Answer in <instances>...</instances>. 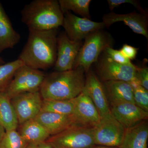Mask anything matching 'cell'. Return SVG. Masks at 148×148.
Wrapping results in <instances>:
<instances>
[{"label":"cell","mask_w":148,"mask_h":148,"mask_svg":"<svg viewBox=\"0 0 148 148\" xmlns=\"http://www.w3.org/2000/svg\"><path fill=\"white\" fill-rule=\"evenodd\" d=\"M10 101L19 125L34 119L41 112L43 99L39 91L18 94Z\"/></svg>","instance_id":"9c48e42d"},{"label":"cell","mask_w":148,"mask_h":148,"mask_svg":"<svg viewBox=\"0 0 148 148\" xmlns=\"http://www.w3.org/2000/svg\"><path fill=\"white\" fill-rule=\"evenodd\" d=\"M18 126V132L28 144L37 145L50 137L47 130L34 119L28 121Z\"/></svg>","instance_id":"ffe728a7"},{"label":"cell","mask_w":148,"mask_h":148,"mask_svg":"<svg viewBox=\"0 0 148 148\" xmlns=\"http://www.w3.org/2000/svg\"><path fill=\"white\" fill-rule=\"evenodd\" d=\"M129 83L133 89L135 105L148 112V90L140 85L135 79Z\"/></svg>","instance_id":"484cf974"},{"label":"cell","mask_w":148,"mask_h":148,"mask_svg":"<svg viewBox=\"0 0 148 148\" xmlns=\"http://www.w3.org/2000/svg\"><path fill=\"white\" fill-rule=\"evenodd\" d=\"M74 99L73 115L77 124L86 127H95L100 121L101 117L90 98L82 91Z\"/></svg>","instance_id":"9a60e30c"},{"label":"cell","mask_w":148,"mask_h":148,"mask_svg":"<svg viewBox=\"0 0 148 148\" xmlns=\"http://www.w3.org/2000/svg\"><path fill=\"white\" fill-rule=\"evenodd\" d=\"M45 76L39 70L23 65L17 69L4 92L11 99L24 92L39 91Z\"/></svg>","instance_id":"8992f818"},{"label":"cell","mask_w":148,"mask_h":148,"mask_svg":"<svg viewBox=\"0 0 148 148\" xmlns=\"http://www.w3.org/2000/svg\"><path fill=\"white\" fill-rule=\"evenodd\" d=\"M103 22L106 27L109 28L114 23L123 22L132 32L144 36L148 39L147 14L133 12L125 14H118L113 12L104 14Z\"/></svg>","instance_id":"5bb4252c"},{"label":"cell","mask_w":148,"mask_h":148,"mask_svg":"<svg viewBox=\"0 0 148 148\" xmlns=\"http://www.w3.org/2000/svg\"><path fill=\"white\" fill-rule=\"evenodd\" d=\"M46 142L53 148H89L95 145L93 127L74 124Z\"/></svg>","instance_id":"5b68a950"},{"label":"cell","mask_w":148,"mask_h":148,"mask_svg":"<svg viewBox=\"0 0 148 148\" xmlns=\"http://www.w3.org/2000/svg\"><path fill=\"white\" fill-rule=\"evenodd\" d=\"M36 148H53L51 145L47 142H43L36 145Z\"/></svg>","instance_id":"4dcf8cb0"},{"label":"cell","mask_w":148,"mask_h":148,"mask_svg":"<svg viewBox=\"0 0 148 148\" xmlns=\"http://www.w3.org/2000/svg\"><path fill=\"white\" fill-rule=\"evenodd\" d=\"M139 49L132 46L124 44L119 51L125 57L131 60L136 58Z\"/></svg>","instance_id":"f546056e"},{"label":"cell","mask_w":148,"mask_h":148,"mask_svg":"<svg viewBox=\"0 0 148 148\" xmlns=\"http://www.w3.org/2000/svg\"><path fill=\"white\" fill-rule=\"evenodd\" d=\"M0 123L5 131L17 130L18 123L10 99L5 92H0Z\"/></svg>","instance_id":"44dd1931"},{"label":"cell","mask_w":148,"mask_h":148,"mask_svg":"<svg viewBox=\"0 0 148 148\" xmlns=\"http://www.w3.org/2000/svg\"><path fill=\"white\" fill-rule=\"evenodd\" d=\"M109 8L110 10L112 11L115 8L122 5L124 3L132 4L139 11V12L143 14H147L146 12L142 8L140 3L135 0H108Z\"/></svg>","instance_id":"83f0119b"},{"label":"cell","mask_w":148,"mask_h":148,"mask_svg":"<svg viewBox=\"0 0 148 148\" xmlns=\"http://www.w3.org/2000/svg\"><path fill=\"white\" fill-rule=\"evenodd\" d=\"M28 145L17 130H12L5 131L0 148H26Z\"/></svg>","instance_id":"d4e9b609"},{"label":"cell","mask_w":148,"mask_h":148,"mask_svg":"<svg viewBox=\"0 0 148 148\" xmlns=\"http://www.w3.org/2000/svg\"><path fill=\"white\" fill-rule=\"evenodd\" d=\"M125 129L110 113L101 117L93 127L95 145L119 147L123 140Z\"/></svg>","instance_id":"52a82bcc"},{"label":"cell","mask_w":148,"mask_h":148,"mask_svg":"<svg viewBox=\"0 0 148 148\" xmlns=\"http://www.w3.org/2000/svg\"><path fill=\"white\" fill-rule=\"evenodd\" d=\"M89 148H119L116 147H108V146H102V145H95L92 146L91 147Z\"/></svg>","instance_id":"d6a6232c"},{"label":"cell","mask_w":148,"mask_h":148,"mask_svg":"<svg viewBox=\"0 0 148 148\" xmlns=\"http://www.w3.org/2000/svg\"><path fill=\"white\" fill-rule=\"evenodd\" d=\"M86 77L83 92L89 97L96 107L101 117L110 113V105L103 82L90 70Z\"/></svg>","instance_id":"4fadbf2b"},{"label":"cell","mask_w":148,"mask_h":148,"mask_svg":"<svg viewBox=\"0 0 148 148\" xmlns=\"http://www.w3.org/2000/svg\"><path fill=\"white\" fill-rule=\"evenodd\" d=\"M109 105L121 103L135 104L133 89L129 82L122 81L103 82Z\"/></svg>","instance_id":"e0dca14e"},{"label":"cell","mask_w":148,"mask_h":148,"mask_svg":"<svg viewBox=\"0 0 148 148\" xmlns=\"http://www.w3.org/2000/svg\"><path fill=\"white\" fill-rule=\"evenodd\" d=\"M79 67L64 72L46 75L39 92L43 100H66L75 98L83 90L86 76Z\"/></svg>","instance_id":"7a4b0ae2"},{"label":"cell","mask_w":148,"mask_h":148,"mask_svg":"<svg viewBox=\"0 0 148 148\" xmlns=\"http://www.w3.org/2000/svg\"><path fill=\"white\" fill-rule=\"evenodd\" d=\"M75 99L66 100H43L41 112L61 114L73 115Z\"/></svg>","instance_id":"7402d4cb"},{"label":"cell","mask_w":148,"mask_h":148,"mask_svg":"<svg viewBox=\"0 0 148 148\" xmlns=\"http://www.w3.org/2000/svg\"><path fill=\"white\" fill-rule=\"evenodd\" d=\"M110 114L125 129L147 120L148 112L134 103H121L110 105Z\"/></svg>","instance_id":"7c38bea8"},{"label":"cell","mask_w":148,"mask_h":148,"mask_svg":"<svg viewBox=\"0 0 148 148\" xmlns=\"http://www.w3.org/2000/svg\"><path fill=\"white\" fill-rule=\"evenodd\" d=\"M26 148H36V145L33 144H29Z\"/></svg>","instance_id":"836d02e7"},{"label":"cell","mask_w":148,"mask_h":148,"mask_svg":"<svg viewBox=\"0 0 148 148\" xmlns=\"http://www.w3.org/2000/svg\"><path fill=\"white\" fill-rule=\"evenodd\" d=\"M5 64V62L3 60L1 57H0V65H3Z\"/></svg>","instance_id":"e575fe53"},{"label":"cell","mask_w":148,"mask_h":148,"mask_svg":"<svg viewBox=\"0 0 148 148\" xmlns=\"http://www.w3.org/2000/svg\"><path fill=\"white\" fill-rule=\"evenodd\" d=\"M148 123L144 121L125 129L124 137L119 148H147Z\"/></svg>","instance_id":"ac0fdd59"},{"label":"cell","mask_w":148,"mask_h":148,"mask_svg":"<svg viewBox=\"0 0 148 148\" xmlns=\"http://www.w3.org/2000/svg\"><path fill=\"white\" fill-rule=\"evenodd\" d=\"M105 54L98 61L96 70L99 79L102 82L122 81L130 82L135 79L136 66L132 63L119 64Z\"/></svg>","instance_id":"ba28073f"},{"label":"cell","mask_w":148,"mask_h":148,"mask_svg":"<svg viewBox=\"0 0 148 148\" xmlns=\"http://www.w3.org/2000/svg\"><path fill=\"white\" fill-rule=\"evenodd\" d=\"M82 44V41L70 40L65 33L57 37V56L54 66L55 71H66L73 69Z\"/></svg>","instance_id":"8fae6325"},{"label":"cell","mask_w":148,"mask_h":148,"mask_svg":"<svg viewBox=\"0 0 148 148\" xmlns=\"http://www.w3.org/2000/svg\"><path fill=\"white\" fill-rule=\"evenodd\" d=\"M90 0H59V5L63 13L65 14L70 11L83 17L89 19Z\"/></svg>","instance_id":"603a6c76"},{"label":"cell","mask_w":148,"mask_h":148,"mask_svg":"<svg viewBox=\"0 0 148 148\" xmlns=\"http://www.w3.org/2000/svg\"><path fill=\"white\" fill-rule=\"evenodd\" d=\"M34 119L47 130L50 136L77 124L74 115H66L49 112H40Z\"/></svg>","instance_id":"2e32d148"},{"label":"cell","mask_w":148,"mask_h":148,"mask_svg":"<svg viewBox=\"0 0 148 148\" xmlns=\"http://www.w3.org/2000/svg\"><path fill=\"white\" fill-rule=\"evenodd\" d=\"M20 39V35L14 29L0 1V53L6 49L13 48Z\"/></svg>","instance_id":"d6986e66"},{"label":"cell","mask_w":148,"mask_h":148,"mask_svg":"<svg viewBox=\"0 0 148 148\" xmlns=\"http://www.w3.org/2000/svg\"><path fill=\"white\" fill-rule=\"evenodd\" d=\"M24 65L22 61L18 59L0 65V92H4L5 90L17 69Z\"/></svg>","instance_id":"cb8c5ba5"},{"label":"cell","mask_w":148,"mask_h":148,"mask_svg":"<svg viewBox=\"0 0 148 148\" xmlns=\"http://www.w3.org/2000/svg\"><path fill=\"white\" fill-rule=\"evenodd\" d=\"M84 44L77 56L73 69L81 67L87 73L93 63L97 62L99 56L107 47H112L113 39L103 29L92 32L84 39Z\"/></svg>","instance_id":"277c9868"},{"label":"cell","mask_w":148,"mask_h":148,"mask_svg":"<svg viewBox=\"0 0 148 148\" xmlns=\"http://www.w3.org/2000/svg\"><path fill=\"white\" fill-rule=\"evenodd\" d=\"M62 26L68 38L76 41H82L91 33L106 27L103 22H96L79 17L70 12L64 14Z\"/></svg>","instance_id":"30bf717a"},{"label":"cell","mask_w":148,"mask_h":148,"mask_svg":"<svg viewBox=\"0 0 148 148\" xmlns=\"http://www.w3.org/2000/svg\"><path fill=\"white\" fill-rule=\"evenodd\" d=\"M104 51L106 55L116 63L122 64L131 63L130 60L125 57L119 50L114 49L111 47H107Z\"/></svg>","instance_id":"4316f807"},{"label":"cell","mask_w":148,"mask_h":148,"mask_svg":"<svg viewBox=\"0 0 148 148\" xmlns=\"http://www.w3.org/2000/svg\"><path fill=\"white\" fill-rule=\"evenodd\" d=\"M5 130L2 125L0 123V143L5 132Z\"/></svg>","instance_id":"1f68e13d"},{"label":"cell","mask_w":148,"mask_h":148,"mask_svg":"<svg viewBox=\"0 0 148 148\" xmlns=\"http://www.w3.org/2000/svg\"><path fill=\"white\" fill-rule=\"evenodd\" d=\"M57 29L29 30L27 42L18 59L33 69L47 70L54 66L57 56Z\"/></svg>","instance_id":"6da1fadb"},{"label":"cell","mask_w":148,"mask_h":148,"mask_svg":"<svg viewBox=\"0 0 148 148\" xmlns=\"http://www.w3.org/2000/svg\"><path fill=\"white\" fill-rule=\"evenodd\" d=\"M21 21L29 30L45 31L62 26L64 14L56 0H35L24 6Z\"/></svg>","instance_id":"3957f363"},{"label":"cell","mask_w":148,"mask_h":148,"mask_svg":"<svg viewBox=\"0 0 148 148\" xmlns=\"http://www.w3.org/2000/svg\"><path fill=\"white\" fill-rule=\"evenodd\" d=\"M135 80L139 84L148 90V69L147 67L140 68L136 66Z\"/></svg>","instance_id":"f1b7e54d"}]
</instances>
